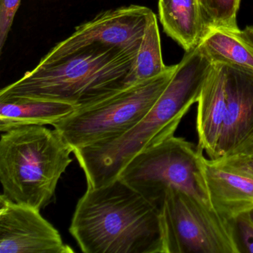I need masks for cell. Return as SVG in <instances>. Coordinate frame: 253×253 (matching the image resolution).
Instances as JSON below:
<instances>
[{
    "mask_svg": "<svg viewBox=\"0 0 253 253\" xmlns=\"http://www.w3.org/2000/svg\"><path fill=\"white\" fill-rule=\"evenodd\" d=\"M164 253H240L234 220L175 189L161 207Z\"/></svg>",
    "mask_w": 253,
    "mask_h": 253,
    "instance_id": "8992f818",
    "label": "cell"
},
{
    "mask_svg": "<svg viewBox=\"0 0 253 253\" xmlns=\"http://www.w3.org/2000/svg\"><path fill=\"white\" fill-rule=\"evenodd\" d=\"M226 98L224 78L218 63H213L198 101L197 147L213 160L223 129L226 115Z\"/></svg>",
    "mask_w": 253,
    "mask_h": 253,
    "instance_id": "8fae6325",
    "label": "cell"
},
{
    "mask_svg": "<svg viewBox=\"0 0 253 253\" xmlns=\"http://www.w3.org/2000/svg\"><path fill=\"white\" fill-rule=\"evenodd\" d=\"M69 232L85 253H164L161 208L120 178L87 187Z\"/></svg>",
    "mask_w": 253,
    "mask_h": 253,
    "instance_id": "6da1fadb",
    "label": "cell"
},
{
    "mask_svg": "<svg viewBox=\"0 0 253 253\" xmlns=\"http://www.w3.org/2000/svg\"><path fill=\"white\" fill-rule=\"evenodd\" d=\"M139 47H91L60 60L38 64L2 88L0 98L52 100L69 103L77 109L88 106L125 87Z\"/></svg>",
    "mask_w": 253,
    "mask_h": 253,
    "instance_id": "7a4b0ae2",
    "label": "cell"
},
{
    "mask_svg": "<svg viewBox=\"0 0 253 253\" xmlns=\"http://www.w3.org/2000/svg\"><path fill=\"white\" fill-rule=\"evenodd\" d=\"M204 172L211 207L229 220L253 208V177L222 168L204 158Z\"/></svg>",
    "mask_w": 253,
    "mask_h": 253,
    "instance_id": "30bf717a",
    "label": "cell"
},
{
    "mask_svg": "<svg viewBox=\"0 0 253 253\" xmlns=\"http://www.w3.org/2000/svg\"><path fill=\"white\" fill-rule=\"evenodd\" d=\"M213 63H225L253 70V47L236 33L213 29L201 42Z\"/></svg>",
    "mask_w": 253,
    "mask_h": 253,
    "instance_id": "9a60e30c",
    "label": "cell"
},
{
    "mask_svg": "<svg viewBox=\"0 0 253 253\" xmlns=\"http://www.w3.org/2000/svg\"><path fill=\"white\" fill-rule=\"evenodd\" d=\"M248 215L250 220H251V221L253 223V208L251 209V210L248 211Z\"/></svg>",
    "mask_w": 253,
    "mask_h": 253,
    "instance_id": "44dd1931",
    "label": "cell"
},
{
    "mask_svg": "<svg viewBox=\"0 0 253 253\" xmlns=\"http://www.w3.org/2000/svg\"><path fill=\"white\" fill-rule=\"evenodd\" d=\"M21 0H0V51L2 52Z\"/></svg>",
    "mask_w": 253,
    "mask_h": 253,
    "instance_id": "e0dca14e",
    "label": "cell"
},
{
    "mask_svg": "<svg viewBox=\"0 0 253 253\" xmlns=\"http://www.w3.org/2000/svg\"><path fill=\"white\" fill-rule=\"evenodd\" d=\"M204 152L183 137H172L145 149L121 170L118 178L161 208L166 191H181L207 207Z\"/></svg>",
    "mask_w": 253,
    "mask_h": 253,
    "instance_id": "5b68a950",
    "label": "cell"
},
{
    "mask_svg": "<svg viewBox=\"0 0 253 253\" xmlns=\"http://www.w3.org/2000/svg\"><path fill=\"white\" fill-rule=\"evenodd\" d=\"M212 161L222 168L253 177V154Z\"/></svg>",
    "mask_w": 253,
    "mask_h": 253,
    "instance_id": "d6986e66",
    "label": "cell"
},
{
    "mask_svg": "<svg viewBox=\"0 0 253 253\" xmlns=\"http://www.w3.org/2000/svg\"><path fill=\"white\" fill-rule=\"evenodd\" d=\"M218 63L224 78L226 109L214 161L253 154V70Z\"/></svg>",
    "mask_w": 253,
    "mask_h": 253,
    "instance_id": "ba28073f",
    "label": "cell"
},
{
    "mask_svg": "<svg viewBox=\"0 0 253 253\" xmlns=\"http://www.w3.org/2000/svg\"><path fill=\"white\" fill-rule=\"evenodd\" d=\"M74 149L57 129L25 126L2 132L0 182L2 196L41 210L55 195L73 160Z\"/></svg>",
    "mask_w": 253,
    "mask_h": 253,
    "instance_id": "3957f363",
    "label": "cell"
},
{
    "mask_svg": "<svg viewBox=\"0 0 253 253\" xmlns=\"http://www.w3.org/2000/svg\"><path fill=\"white\" fill-rule=\"evenodd\" d=\"M164 32L185 51L196 48L207 34L198 0H158Z\"/></svg>",
    "mask_w": 253,
    "mask_h": 253,
    "instance_id": "7c38bea8",
    "label": "cell"
},
{
    "mask_svg": "<svg viewBox=\"0 0 253 253\" xmlns=\"http://www.w3.org/2000/svg\"><path fill=\"white\" fill-rule=\"evenodd\" d=\"M76 109V106L63 102L0 98V131L25 126H53Z\"/></svg>",
    "mask_w": 253,
    "mask_h": 253,
    "instance_id": "4fadbf2b",
    "label": "cell"
},
{
    "mask_svg": "<svg viewBox=\"0 0 253 253\" xmlns=\"http://www.w3.org/2000/svg\"><path fill=\"white\" fill-rule=\"evenodd\" d=\"M177 69L127 85L114 94L77 109L52 126L75 150L118 137L138 124L153 107Z\"/></svg>",
    "mask_w": 253,
    "mask_h": 253,
    "instance_id": "277c9868",
    "label": "cell"
},
{
    "mask_svg": "<svg viewBox=\"0 0 253 253\" xmlns=\"http://www.w3.org/2000/svg\"><path fill=\"white\" fill-rule=\"evenodd\" d=\"M161 51L158 20L152 14L146 25L137 57L125 80V86L159 76L167 70Z\"/></svg>",
    "mask_w": 253,
    "mask_h": 253,
    "instance_id": "5bb4252c",
    "label": "cell"
},
{
    "mask_svg": "<svg viewBox=\"0 0 253 253\" xmlns=\"http://www.w3.org/2000/svg\"><path fill=\"white\" fill-rule=\"evenodd\" d=\"M237 35L253 47V26H248L244 30L236 32Z\"/></svg>",
    "mask_w": 253,
    "mask_h": 253,
    "instance_id": "ffe728a7",
    "label": "cell"
},
{
    "mask_svg": "<svg viewBox=\"0 0 253 253\" xmlns=\"http://www.w3.org/2000/svg\"><path fill=\"white\" fill-rule=\"evenodd\" d=\"M153 11L131 5L108 10L75 28L69 38L45 54L39 64H45L73 55L91 47L122 49L139 47Z\"/></svg>",
    "mask_w": 253,
    "mask_h": 253,
    "instance_id": "52a82bcc",
    "label": "cell"
},
{
    "mask_svg": "<svg viewBox=\"0 0 253 253\" xmlns=\"http://www.w3.org/2000/svg\"><path fill=\"white\" fill-rule=\"evenodd\" d=\"M207 33L213 29L240 32L237 14L241 0H198Z\"/></svg>",
    "mask_w": 253,
    "mask_h": 253,
    "instance_id": "2e32d148",
    "label": "cell"
},
{
    "mask_svg": "<svg viewBox=\"0 0 253 253\" xmlns=\"http://www.w3.org/2000/svg\"><path fill=\"white\" fill-rule=\"evenodd\" d=\"M234 226L241 253H253V223L248 211L237 216L234 219Z\"/></svg>",
    "mask_w": 253,
    "mask_h": 253,
    "instance_id": "ac0fdd59",
    "label": "cell"
},
{
    "mask_svg": "<svg viewBox=\"0 0 253 253\" xmlns=\"http://www.w3.org/2000/svg\"><path fill=\"white\" fill-rule=\"evenodd\" d=\"M41 210L0 197V253H74Z\"/></svg>",
    "mask_w": 253,
    "mask_h": 253,
    "instance_id": "9c48e42d",
    "label": "cell"
}]
</instances>
